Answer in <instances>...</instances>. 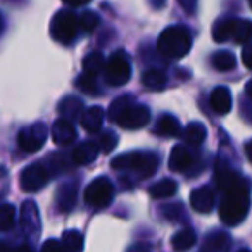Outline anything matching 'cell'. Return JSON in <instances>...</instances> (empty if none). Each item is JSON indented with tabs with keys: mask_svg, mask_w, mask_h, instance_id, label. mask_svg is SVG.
Segmentation results:
<instances>
[{
	"mask_svg": "<svg viewBox=\"0 0 252 252\" xmlns=\"http://www.w3.org/2000/svg\"><path fill=\"white\" fill-rule=\"evenodd\" d=\"M224 192V199L220 206V218L224 224L235 226L242 223L249 213L251 193H249V180L238 176Z\"/></svg>",
	"mask_w": 252,
	"mask_h": 252,
	"instance_id": "6da1fadb",
	"label": "cell"
},
{
	"mask_svg": "<svg viewBox=\"0 0 252 252\" xmlns=\"http://www.w3.org/2000/svg\"><path fill=\"white\" fill-rule=\"evenodd\" d=\"M109 118L125 130H138L151 121V111L142 104H135L128 95L116 98L109 107Z\"/></svg>",
	"mask_w": 252,
	"mask_h": 252,
	"instance_id": "7a4b0ae2",
	"label": "cell"
},
{
	"mask_svg": "<svg viewBox=\"0 0 252 252\" xmlns=\"http://www.w3.org/2000/svg\"><path fill=\"white\" fill-rule=\"evenodd\" d=\"M192 49V33L185 26H169L159 35L158 50L168 59H182Z\"/></svg>",
	"mask_w": 252,
	"mask_h": 252,
	"instance_id": "3957f363",
	"label": "cell"
},
{
	"mask_svg": "<svg viewBox=\"0 0 252 252\" xmlns=\"http://www.w3.org/2000/svg\"><path fill=\"white\" fill-rule=\"evenodd\" d=\"M111 166L114 169H133L142 178H151L159 166V158L152 152H128L112 159Z\"/></svg>",
	"mask_w": 252,
	"mask_h": 252,
	"instance_id": "277c9868",
	"label": "cell"
},
{
	"mask_svg": "<svg viewBox=\"0 0 252 252\" xmlns=\"http://www.w3.org/2000/svg\"><path fill=\"white\" fill-rule=\"evenodd\" d=\"M104 78L105 83L111 87H123L130 81L131 78V63L130 57L123 50H118L109 57V61L104 64Z\"/></svg>",
	"mask_w": 252,
	"mask_h": 252,
	"instance_id": "5b68a950",
	"label": "cell"
},
{
	"mask_svg": "<svg viewBox=\"0 0 252 252\" xmlns=\"http://www.w3.org/2000/svg\"><path fill=\"white\" fill-rule=\"evenodd\" d=\"M78 16L73 11H59L50 21V35L63 45H71L78 35Z\"/></svg>",
	"mask_w": 252,
	"mask_h": 252,
	"instance_id": "8992f818",
	"label": "cell"
},
{
	"mask_svg": "<svg viewBox=\"0 0 252 252\" xmlns=\"http://www.w3.org/2000/svg\"><path fill=\"white\" fill-rule=\"evenodd\" d=\"M112 195H114V187H112L111 180L100 176V178L94 180L85 190V202L94 209H104L111 204Z\"/></svg>",
	"mask_w": 252,
	"mask_h": 252,
	"instance_id": "52a82bcc",
	"label": "cell"
},
{
	"mask_svg": "<svg viewBox=\"0 0 252 252\" xmlns=\"http://www.w3.org/2000/svg\"><path fill=\"white\" fill-rule=\"evenodd\" d=\"M49 178H50L49 169L43 164H40V162H35V164L26 166L23 169L21 176H19V183H21V189L25 192L33 193L42 190L45 187V183L49 182Z\"/></svg>",
	"mask_w": 252,
	"mask_h": 252,
	"instance_id": "ba28073f",
	"label": "cell"
},
{
	"mask_svg": "<svg viewBox=\"0 0 252 252\" xmlns=\"http://www.w3.org/2000/svg\"><path fill=\"white\" fill-rule=\"evenodd\" d=\"M47 135H49L47 126L42 125V123H35V125L28 126V128L19 131L18 144H19V147H21V151L32 154V152H36L43 147V144H45V140H47Z\"/></svg>",
	"mask_w": 252,
	"mask_h": 252,
	"instance_id": "9c48e42d",
	"label": "cell"
},
{
	"mask_svg": "<svg viewBox=\"0 0 252 252\" xmlns=\"http://www.w3.org/2000/svg\"><path fill=\"white\" fill-rule=\"evenodd\" d=\"M19 226L26 237H36L40 233V214L35 200H25L19 211Z\"/></svg>",
	"mask_w": 252,
	"mask_h": 252,
	"instance_id": "30bf717a",
	"label": "cell"
},
{
	"mask_svg": "<svg viewBox=\"0 0 252 252\" xmlns=\"http://www.w3.org/2000/svg\"><path fill=\"white\" fill-rule=\"evenodd\" d=\"M52 140L56 145H61V147H67V145L74 144L78 138V133L74 130V125L67 119L61 118L54 123L52 126Z\"/></svg>",
	"mask_w": 252,
	"mask_h": 252,
	"instance_id": "8fae6325",
	"label": "cell"
},
{
	"mask_svg": "<svg viewBox=\"0 0 252 252\" xmlns=\"http://www.w3.org/2000/svg\"><path fill=\"white\" fill-rule=\"evenodd\" d=\"M104 109L98 107V105L88 107L80 116V123L83 126V130H87L88 133H97L104 125Z\"/></svg>",
	"mask_w": 252,
	"mask_h": 252,
	"instance_id": "7c38bea8",
	"label": "cell"
},
{
	"mask_svg": "<svg viewBox=\"0 0 252 252\" xmlns=\"http://www.w3.org/2000/svg\"><path fill=\"white\" fill-rule=\"evenodd\" d=\"M190 204L197 213H209L214 206V193L209 187H199L190 193Z\"/></svg>",
	"mask_w": 252,
	"mask_h": 252,
	"instance_id": "4fadbf2b",
	"label": "cell"
},
{
	"mask_svg": "<svg viewBox=\"0 0 252 252\" xmlns=\"http://www.w3.org/2000/svg\"><path fill=\"white\" fill-rule=\"evenodd\" d=\"M209 104L216 114H228L231 111V92L226 87H216L211 92Z\"/></svg>",
	"mask_w": 252,
	"mask_h": 252,
	"instance_id": "5bb4252c",
	"label": "cell"
},
{
	"mask_svg": "<svg viewBox=\"0 0 252 252\" xmlns=\"http://www.w3.org/2000/svg\"><path fill=\"white\" fill-rule=\"evenodd\" d=\"M193 158L189 152V149H185L183 145H176L171 151L169 156V169L175 173H183L192 166Z\"/></svg>",
	"mask_w": 252,
	"mask_h": 252,
	"instance_id": "9a60e30c",
	"label": "cell"
},
{
	"mask_svg": "<svg viewBox=\"0 0 252 252\" xmlns=\"http://www.w3.org/2000/svg\"><path fill=\"white\" fill-rule=\"evenodd\" d=\"M98 154V145L95 142H83V144L76 145L73 151V162L78 166H85V164H90L97 159Z\"/></svg>",
	"mask_w": 252,
	"mask_h": 252,
	"instance_id": "2e32d148",
	"label": "cell"
},
{
	"mask_svg": "<svg viewBox=\"0 0 252 252\" xmlns=\"http://www.w3.org/2000/svg\"><path fill=\"white\" fill-rule=\"evenodd\" d=\"M76 185L74 183H64L57 192V206L63 213H67L74 207L76 204Z\"/></svg>",
	"mask_w": 252,
	"mask_h": 252,
	"instance_id": "e0dca14e",
	"label": "cell"
},
{
	"mask_svg": "<svg viewBox=\"0 0 252 252\" xmlns=\"http://www.w3.org/2000/svg\"><path fill=\"white\" fill-rule=\"evenodd\" d=\"M59 112L64 119L73 123L74 119H80L81 112H83V104L76 97H66L59 104Z\"/></svg>",
	"mask_w": 252,
	"mask_h": 252,
	"instance_id": "ac0fdd59",
	"label": "cell"
},
{
	"mask_svg": "<svg viewBox=\"0 0 252 252\" xmlns=\"http://www.w3.org/2000/svg\"><path fill=\"white\" fill-rule=\"evenodd\" d=\"M206 137H207L206 126L200 125V123H190V125H187L185 130H183V138H185L187 144L192 145V147L202 145Z\"/></svg>",
	"mask_w": 252,
	"mask_h": 252,
	"instance_id": "d6986e66",
	"label": "cell"
},
{
	"mask_svg": "<svg viewBox=\"0 0 252 252\" xmlns=\"http://www.w3.org/2000/svg\"><path fill=\"white\" fill-rule=\"evenodd\" d=\"M197 242V235L192 228H183L182 231L173 235L171 238V245L175 251L183 252V251H189L190 247H193Z\"/></svg>",
	"mask_w": 252,
	"mask_h": 252,
	"instance_id": "ffe728a7",
	"label": "cell"
},
{
	"mask_svg": "<svg viewBox=\"0 0 252 252\" xmlns=\"http://www.w3.org/2000/svg\"><path fill=\"white\" fill-rule=\"evenodd\" d=\"M233 28H235V19H231V18L216 21L213 26L214 42L224 43V42H228V40H231V36H233Z\"/></svg>",
	"mask_w": 252,
	"mask_h": 252,
	"instance_id": "44dd1931",
	"label": "cell"
},
{
	"mask_svg": "<svg viewBox=\"0 0 252 252\" xmlns=\"http://www.w3.org/2000/svg\"><path fill=\"white\" fill-rule=\"evenodd\" d=\"M158 135L161 137H178L182 133V126H180L178 119L175 116L164 114L161 119L158 121Z\"/></svg>",
	"mask_w": 252,
	"mask_h": 252,
	"instance_id": "7402d4cb",
	"label": "cell"
},
{
	"mask_svg": "<svg viewBox=\"0 0 252 252\" xmlns=\"http://www.w3.org/2000/svg\"><path fill=\"white\" fill-rule=\"evenodd\" d=\"M230 247V235L224 231H214V233L207 235L206 242H204V249L211 252H223Z\"/></svg>",
	"mask_w": 252,
	"mask_h": 252,
	"instance_id": "603a6c76",
	"label": "cell"
},
{
	"mask_svg": "<svg viewBox=\"0 0 252 252\" xmlns=\"http://www.w3.org/2000/svg\"><path fill=\"white\" fill-rule=\"evenodd\" d=\"M61 247L64 252H81L83 251V235L78 230H67L61 238Z\"/></svg>",
	"mask_w": 252,
	"mask_h": 252,
	"instance_id": "cb8c5ba5",
	"label": "cell"
},
{
	"mask_svg": "<svg viewBox=\"0 0 252 252\" xmlns=\"http://www.w3.org/2000/svg\"><path fill=\"white\" fill-rule=\"evenodd\" d=\"M211 63H213L214 69L221 71V73H226V71L235 69V66H237V57H235L230 50H220V52H216L213 56Z\"/></svg>",
	"mask_w": 252,
	"mask_h": 252,
	"instance_id": "d4e9b609",
	"label": "cell"
},
{
	"mask_svg": "<svg viewBox=\"0 0 252 252\" xmlns=\"http://www.w3.org/2000/svg\"><path fill=\"white\" fill-rule=\"evenodd\" d=\"M176 189H178V187H176L175 180L164 178L156 183V185H152L151 189H149V193H151V197H154V199H168V197L175 195Z\"/></svg>",
	"mask_w": 252,
	"mask_h": 252,
	"instance_id": "484cf974",
	"label": "cell"
},
{
	"mask_svg": "<svg viewBox=\"0 0 252 252\" xmlns=\"http://www.w3.org/2000/svg\"><path fill=\"white\" fill-rule=\"evenodd\" d=\"M214 176H216L218 189H220V190H226L228 187H230L231 183H233L235 180H237L240 175H237V173H235L233 169H231L228 164L218 162V164H216V173H214Z\"/></svg>",
	"mask_w": 252,
	"mask_h": 252,
	"instance_id": "4316f807",
	"label": "cell"
},
{
	"mask_svg": "<svg viewBox=\"0 0 252 252\" xmlns=\"http://www.w3.org/2000/svg\"><path fill=\"white\" fill-rule=\"evenodd\" d=\"M104 64L105 61L100 52H90L83 59V73L97 78L100 74V71L104 69Z\"/></svg>",
	"mask_w": 252,
	"mask_h": 252,
	"instance_id": "83f0119b",
	"label": "cell"
},
{
	"mask_svg": "<svg viewBox=\"0 0 252 252\" xmlns=\"http://www.w3.org/2000/svg\"><path fill=\"white\" fill-rule=\"evenodd\" d=\"M142 83L151 90H161L168 83V78L161 69H147L142 76Z\"/></svg>",
	"mask_w": 252,
	"mask_h": 252,
	"instance_id": "f1b7e54d",
	"label": "cell"
},
{
	"mask_svg": "<svg viewBox=\"0 0 252 252\" xmlns=\"http://www.w3.org/2000/svg\"><path fill=\"white\" fill-rule=\"evenodd\" d=\"M251 33H252V25L247 19H235V28H233V40L235 43H240V45H245L251 40Z\"/></svg>",
	"mask_w": 252,
	"mask_h": 252,
	"instance_id": "f546056e",
	"label": "cell"
},
{
	"mask_svg": "<svg viewBox=\"0 0 252 252\" xmlns=\"http://www.w3.org/2000/svg\"><path fill=\"white\" fill-rule=\"evenodd\" d=\"M16 223V207L12 204L0 206V231H7Z\"/></svg>",
	"mask_w": 252,
	"mask_h": 252,
	"instance_id": "4dcf8cb0",
	"label": "cell"
},
{
	"mask_svg": "<svg viewBox=\"0 0 252 252\" xmlns=\"http://www.w3.org/2000/svg\"><path fill=\"white\" fill-rule=\"evenodd\" d=\"M98 21H100V19H98V16L95 14V12L87 11L78 18V28L83 30L85 33H92L98 26Z\"/></svg>",
	"mask_w": 252,
	"mask_h": 252,
	"instance_id": "1f68e13d",
	"label": "cell"
},
{
	"mask_svg": "<svg viewBox=\"0 0 252 252\" xmlns=\"http://www.w3.org/2000/svg\"><path fill=\"white\" fill-rule=\"evenodd\" d=\"M76 85L81 92H85V94H88V95H97L98 94L97 92V78L95 76H90V74L83 73L76 80Z\"/></svg>",
	"mask_w": 252,
	"mask_h": 252,
	"instance_id": "d6a6232c",
	"label": "cell"
},
{
	"mask_svg": "<svg viewBox=\"0 0 252 252\" xmlns=\"http://www.w3.org/2000/svg\"><path fill=\"white\" fill-rule=\"evenodd\" d=\"M97 145H98V151H102L104 154H109V152L114 151V147L118 145V137H116L114 133H111V131H105V133H102Z\"/></svg>",
	"mask_w": 252,
	"mask_h": 252,
	"instance_id": "836d02e7",
	"label": "cell"
},
{
	"mask_svg": "<svg viewBox=\"0 0 252 252\" xmlns=\"http://www.w3.org/2000/svg\"><path fill=\"white\" fill-rule=\"evenodd\" d=\"M161 211H162V216L169 221H178L180 218L183 216V213H185L182 204H169V206H162Z\"/></svg>",
	"mask_w": 252,
	"mask_h": 252,
	"instance_id": "e575fe53",
	"label": "cell"
},
{
	"mask_svg": "<svg viewBox=\"0 0 252 252\" xmlns=\"http://www.w3.org/2000/svg\"><path fill=\"white\" fill-rule=\"evenodd\" d=\"M42 252H64V251L57 240H47L45 244L42 245Z\"/></svg>",
	"mask_w": 252,
	"mask_h": 252,
	"instance_id": "d590c367",
	"label": "cell"
},
{
	"mask_svg": "<svg viewBox=\"0 0 252 252\" xmlns=\"http://www.w3.org/2000/svg\"><path fill=\"white\" fill-rule=\"evenodd\" d=\"M178 4L182 5L187 12H193V11H195L197 0H178Z\"/></svg>",
	"mask_w": 252,
	"mask_h": 252,
	"instance_id": "8d00e7d4",
	"label": "cell"
},
{
	"mask_svg": "<svg viewBox=\"0 0 252 252\" xmlns=\"http://www.w3.org/2000/svg\"><path fill=\"white\" fill-rule=\"evenodd\" d=\"M242 59H244V66L247 69H251V47H249V43H245L244 52H242Z\"/></svg>",
	"mask_w": 252,
	"mask_h": 252,
	"instance_id": "74e56055",
	"label": "cell"
},
{
	"mask_svg": "<svg viewBox=\"0 0 252 252\" xmlns=\"http://www.w3.org/2000/svg\"><path fill=\"white\" fill-rule=\"evenodd\" d=\"M63 2L71 5V7H81V5H87L90 0H63Z\"/></svg>",
	"mask_w": 252,
	"mask_h": 252,
	"instance_id": "f35d334b",
	"label": "cell"
},
{
	"mask_svg": "<svg viewBox=\"0 0 252 252\" xmlns=\"http://www.w3.org/2000/svg\"><path fill=\"white\" fill-rule=\"evenodd\" d=\"M149 4H151V7H154V9H161V7H164L166 0H149Z\"/></svg>",
	"mask_w": 252,
	"mask_h": 252,
	"instance_id": "ab89813d",
	"label": "cell"
},
{
	"mask_svg": "<svg viewBox=\"0 0 252 252\" xmlns=\"http://www.w3.org/2000/svg\"><path fill=\"white\" fill-rule=\"evenodd\" d=\"M128 252H151L145 245H133L131 249H128Z\"/></svg>",
	"mask_w": 252,
	"mask_h": 252,
	"instance_id": "60d3db41",
	"label": "cell"
},
{
	"mask_svg": "<svg viewBox=\"0 0 252 252\" xmlns=\"http://www.w3.org/2000/svg\"><path fill=\"white\" fill-rule=\"evenodd\" d=\"M0 252H14V249L9 244H0Z\"/></svg>",
	"mask_w": 252,
	"mask_h": 252,
	"instance_id": "b9f144b4",
	"label": "cell"
},
{
	"mask_svg": "<svg viewBox=\"0 0 252 252\" xmlns=\"http://www.w3.org/2000/svg\"><path fill=\"white\" fill-rule=\"evenodd\" d=\"M14 252H33V249L30 247V245H21L19 249H16Z\"/></svg>",
	"mask_w": 252,
	"mask_h": 252,
	"instance_id": "7bdbcfd3",
	"label": "cell"
},
{
	"mask_svg": "<svg viewBox=\"0 0 252 252\" xmlns=\"http://www.w3.org/2000/svg\"><path fill=\"white\" fill-rule=\"evenodd\" d=\"M245 156H247L249 161L252 159V156H251V142H247V144H245Z\"/></svg>",
	"mask_w": 252,
	"mask_h": 252,
	"instance_id": "ee69618b",
	"label": "cell"
},
{
	"mask_svg": "<svg viewBox=\"0 0 252 252\" xmlns=\"http://www.w3.org/2000/svg\"><path fill=\"white\" fill-rule=\"evenodd\" d=\"M2 28H4V23H2V16H0V32H2Z\"/></svg>",
	"mask_w": 252,
	"mask_h": 252,
	"instance_id": "f6af8a7d",
	"label": "cell"
},
{
	"mask_svg": "<svg viewBox=\"0 0 252 252\" xmlns=\"http://www.w3.org/2000/svg\"><path fill=\"white\" fill-rule=\"evenodd\" d=\"M238 252H251L249 249H242V251H238Z\"/></svg>",
	"mask_w": 252,
	"mask_h": 252,
	"instance_id": "bcb514c9",
	"label": "cell"
}]
</instances>
